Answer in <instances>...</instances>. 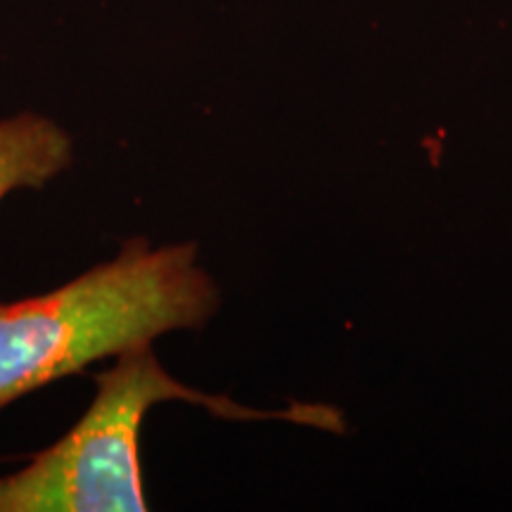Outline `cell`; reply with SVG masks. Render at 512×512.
<instances>
[{"instance_id": "1", "label": "cell", "mask_w": 512, "mask_h": 512, "mask_svg": "<svg viewBox=\"0 0 512 512\" xmlns=\"http://www.w3.org/2000/svg\"><path fill=\"white\" fill-rule=\"evenodd\" d=\"M221 294L195 242L128 238L117 256L41 297L0 304V408L102 358L200 330Z\"/></svg>"}, {"instance_id": "2", "label": "cell", "mask_w": 512, "mask_h": 512, "mask_svg": "<svg viewBox=\"0 0 512 512\" xmlns=\"http://www.w3.org/2000/svg\"><path fill=\"white\" fill-rule=\"evenodd\" d=\"M95 399L60 441L27 465L0 475V512H143L140 427L152 406L185 401L226 420H290L344 432V415L323 403H292L285 411H254L230 396L202 394L164 370L152 344L126 351L93 377Z\"/></svg>"}, {"instance_id": "3", "label": "cell", "mask_w": 512, "mask_h": 512, "mask_svg": "<svg viewBox=\"0 0 512 512\" xmlns=\"http://www.w3.org/2000/svg\"><path fill=\"white\" fill-rule=\"evenodd\" d=\"M74 162V140L55 119L19 112L0 119V200L15 190L43 188Z\"/></svg>"}]
</instances>
